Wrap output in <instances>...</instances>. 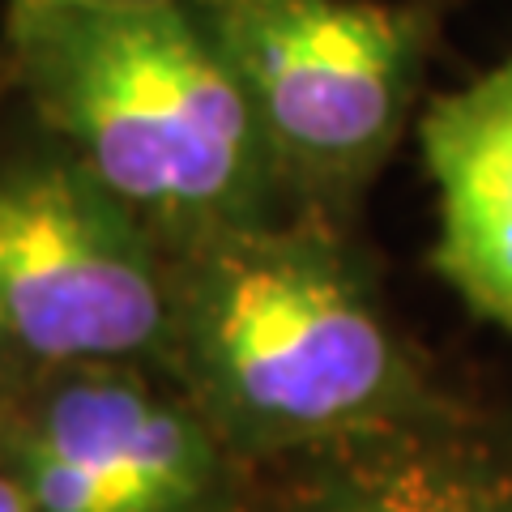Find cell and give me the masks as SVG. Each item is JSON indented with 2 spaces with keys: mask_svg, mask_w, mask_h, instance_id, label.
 Returning a JSON list of instances; mask_svg holds the SVG:
<instances>
[{
  "mask_svg": "<svg viewBox=\"0 0 512 512\" xmlns=\"http://www.w3.org/2000/svg\"><path fill=\"white\" fill-rule=\"evenodd\" d=\"M163 372L248 461H320L453 414L338 222L286 210L171 256Z\"/></svg>",
  "mask_w": 512,
  "mask_h": 512,
  "instance_id": "obj_1",
  "label": "cell"
},
{
  "mask_svg": "<svg viewBox=\"0 0 512 512\" xmlns=\"http://www.w3.org/2000/svg\"><path fill=\"white\" fill-rule=\"evenodd\" d=\"M5 47L56 146L171 256L291 210L244 86L188 0L64 13Z\"/></svg>",
  "mask_w": 512,
  "mask_h": 512,
  "instance_id": "obj_2",
  "label": "cell"
},
{
  "mask_svg": "<svg viewBox=\"0 0 512 512\" xmlns=\"http://www.w3.org/2000/svg\"><path fill=\"white\" fill-rule=\"evenodd\" d=\"M210 30L291 210H342L414 116L436 18L419 0H188Z\"/></svg>",
  "mask_w": 512,
  "mask_h": 512,
  "instance_id": "obj_3",
  "label": "cell"
},
{
  "mask_svg": "<svg viewBox=\"0 0 512 512\" xmlns=\"http://www.w3.org/2000/svg\"><path fill=\"white\" fill-rule=\"evenodd\" d=\"M171 252L60 146L0 167V359L35 376L141 363L163 372Z\"/></svg>",
  "mask_w": 512,
  "mask_h": 512,
  "instance_id": "obj_4",
  "label": "cell"
},
{
  "mask_svg": "<svg viewBox=\"0 0 512 512\" xmlns=\"http://www.w3.org/2000/svg\"><path fill=\"white\" fill-rule=\"evenodd\" d=\"M0 457L39 512H239L252 474L141 363L35 376L18 406L0 402Z\"/></svg>",
  "mask_w": 512,
  "mask_h": 512,
  "instance_id": "obj_5",
  "label": "cell"
},
{
  "mask_svg": "<svg viewBox=\"0 0 512 512\" xmlns=\"http://www.w3.org/2000/svg\"><path fill=\"white\" fill-rule=\"evenodd\" d=\"M419 150L436 188L431 269L512 333V52L423 107Z\"/></svg>",
  "mask_w": 512,
  "mask_h": 512,
  "instance_id": "obj_6",
  "label": "cell"
},
{
  "mask_svg": "<svg viewBox=\"0 0 512 512\" xmlns=\"http://www.w3.org/2000/svg\"><path fill=\"white\" fill-rule=\"evenodd\" d=\"M393 512H512V448L461 414L376 440Z\"/></svg>",
  "mask_w": 512,
  "mask_h": 512,
  "instance_id": "obj_7",
  "label": "cell"
},
{
  "mask_svg": "<svg viewBox=\"0 0 512 512\" xmlns=\"http://www.w3.org/2000/svg\"><path fill=\"white\" fill-rule=\"evenodd\" d=\"M316 483L303 487L291 512H393L389 487H384L380 461H376V440L346 448V453L320 457Z\"/></svg>",
  "mask_w": 512,
  "mask_h": 512,
  "instance_id": "obj_8",
  "label": "cell"
},
{
  "mask_svg": "<svg viewBox=\"0 0 512 512\" xmlns=\"http://www.w3.org/2000/svg\"><path fill=\"white\" fill-rule=\"evenodd\" d=\"M150 5H184V0H9L5 5V39H18L64 13H94V9H150Z\"/></svg>",
  "mask_w": 512,
  "mask_h": 512,
  "instance_id": "obj_9",
  "label": "cell"
},
{
  "mask_svg": "<svg viewBox=\"0 0 512 512\" xmlns=\"http://www.w3.org/2000/svg\"><path fill=\"white\" fill-rule=\"evenodd\" d=\"M0 512H39L35 504H30L26 487L13 478V470L5 466V457H0Z\"/></svg>",
  "mask_w": 512,
  "mask_h": 512,
  "instance_id": "obj_10",
  "label": "cell"
}]
</instances>
